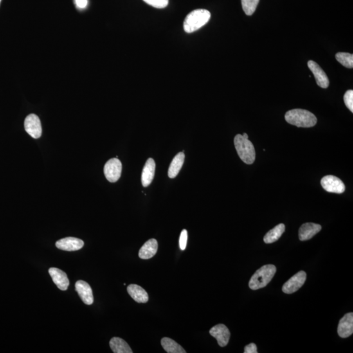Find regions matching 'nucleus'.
<instances>
[{"label": "nucleus", "mask_w": 353, "mask_h": 353, "mask_svg": "<svg viewBox=\"0 0 353 353\" xmlns=\"http://www.w3.org/2000/svg\"><path fill=\"white\" fill-rule=\"evenodd\" d=\"M56 246L60 250L66 251H76L80 250L84 246L83 241L76 238H66L58 240Z\"/></svg>", "instance_id": "obj_11"}, {"label": "nucleus", "mask_w": 353, "mask_h": 353, "mask_svg": "<svg viewBox=\"0 0 353 353\" xmlns=\"http://www.w3.org/2000/svg\"><path fill=\"white\" fill-rule=\"evenodd\" d=\"M338 333L339 337L347 338L353 333V313L348 312L339 321Z\"/></svg>", "instance_id": "obj_12"}, {"label": "nucleus", "mask_w": 353, "mask_h": 353, "mask_svg": "<svg viewBox=\"0 0 353 353\" xmlns=\"http://www.w3.org/2000/svg\"><path fill=\"white\" fill-rule=\"evenodd\" d=\"M184 158H185V155L183 152H179L173 159L168 170V176L170 178L174 179L178 175L183 165Z\"/></svg>", "instance_id": "obj_19"}, {"label": "nucleus", "mask_w": 353, "mask_h": 353, "mask_svg": "<svg viewBox=\"0 0 353 353\" xmlns=\"http://www.w3.org/2000/svg\"><path fill=\"white\" fill-rule=\"evenodd\" d=\"M129 295L138 303H147L148 300L147 292L138 285H130L127 288Z\"/></svg>", "instance_id": "obj_18"}, {"label": "nucleus", "mask_w": 353, "mask_h": 353, "mask_svg": "<svg viewBox=\"0 0 353 353\" xmlns=\"http://www.w3.org/2000/svg\"><path fill=\"white\" fill-rule=\"evenodd\" d=\"M24 128L26 131L33 138L38 139L42 136V128L41 121L36 114H30L24 121Z\"/></svg>", "instance_id": "obj_8"}, {"label": "nucleus", "mask_w": 353, "mask_h": 353, "mask_svg": "<svg viewBox=\"0 0 353 353\" xmlns=\"http://www.w3.org/2000/svg\"><path fill=\"white\" fill-rule=\"evenodd\" d=\"M285 230V224H280L272 228L265 235L264 242L267 244H272L278 241L284 233Z\"/></svg>", "instance_id": "obj_21"}, {"label": "nucleus", "mask_w": 353, "mask_h": 353, "mask_svg": "<svg viewBox=\"0 0 353 353\" xmlns=\"http://www.w3.org/2000/svg\"><path fill=\"white\" fill-rule=\"evenodd\" d=\"M2 0H0V4H1Z\"/></svg>", "instance_id": "obj_31"}, {"label": "nucleus", "mask_w": 353, "mask_h": 353, "mask_svg": "<svg viewBox=\"0 0 353 353\" xmlns=\"http://www.w3.org/2000/svg\"><path fill=\"white\" fill-rule=\"evenodd\" d=\"M146 4L155 8L163 9L167 7L169 0H143Z\"/></svg>", "instance_id": "obj_25"}, {"label": "nucleus", "mask_w": 353, "mask_h": 353, "mask_svg": "<svg viewBox=\"0 0 353 353\" xmlns=\"http://www.w3.org/2000/svg\"><path fill=\"white\" fill-rule=\"evenodd\" d=\"M260 0H242L243 10L247 15H252L255 13Z\"/></svg>", "instance_id": "obj_24"}, {"label": "nucleus", "mask_w": 353, "mask_h": 353, "mask_svg": "<svg viewBox=\"0 0 353 353\" xmlns=\"http://www.w3.org/2000/svg\"><path fill=\"white\" fill-rule=\"evenodd\" d=\"M161 345L164 349L168 353H186V351L181 345L169 338L162 339Z\"/></svg>", "instance_id": "obj_22"}, {"label": "nucleus", "mask_w": 353, "mask_h": 353, "mask_svg": "<svg viewBox=\"0 0 353 353\" xmlns=\"http://www.w3.org/2000/svg\"><path fill=\"white\" fill-rule=\"evenodd\" d=\"M321 185L328 192L342 194L345 190V184L340 179L334 175H327L321 179Z\"/></svg>", "instance_id": "obj_6"}, {"label": "nucleus", "mask_w": 353, "mask_h": 353, "mask_svg": "<svg viewBox=\"0 0 353 353\" xmlns=\"http://www.w3.org/2000/svg\"><path fill=\"white\" fill-rule=\"evenodd\" d=\"M110 347L114 353H132V348L124 339L114 337L110 340Z\"/></svg>", "instance_id": "obj_20"}, {"label": "nucleus", "mask_w": 353, "mask_h": 353, "mask_svg": "<svg viewBox=\"0 0 353 353\" xmlns=\"http://www.w3.org/2000/svg\"><path fill=\"white\" fill-rule=\"evenodd\" d=\"M306 278L305 271H299L285 283L282 288L283 292L285 294H292L298 291L304 285Z\"/></svg>", "instance_id": "obj_7"}, {"label": "nucleus", "mask_w": 353, "mask_h": 353, "mask_svg": "<svg viewBox=\"0 0 353 353\" xmlns=\"http://www.w3.org/2000/svg\"><path fill=\"white\" fill-rule=\"evenodd\" d=\"M307 66L313 73L318 86L323 88V89H327L329 86L330 82L325 71L321 68L318 63L312 61V60H309L307 62Z\"/></svg>", "instance_id": "obj_10"}, {"label": "nucleus", "mask_w": 353, "mask_h": 353, "mask_svg": "<svg viewBox=\"0 0 353 353\" xmlns=\"http://www.w3.org/2000/svg\"><path fill=\"white\" fill-rule=\"evenodd\" d=\"M49 273L51 276L54 283L61 291H66L69 285L68 278L65 272L56 267H51L49 269Z\"/></svg>", "instance_id": "obj_13"}, {"label": "nucleus", "mask_w": 353, "mask_h": 353, "mask_svg": "<svg viewBox=\"0 0 353 353\" xmlns=\"http://www.w3.org/2000/svg\"><path fill=\"white\" fill-rule=\"evenodd\" d=\"M344 102L346 106L350 111L353 112V91L352 90H349L345 92L344 95Z\"/></svg>", "instance_id": "obj_26"}, {"label": "nucleus", "mask_w": 353, "mask_h": 353, "mask_svg": "<svg viewBox=\"0 0 353 353\" xmlns=\"http://www.w3.org/2000/svg\"><path fill=\"white\" fill-rule=\"evenodd\" d=\"M245 353H257V347L255 343H250L245 347Z\"/></svg>", "instance_id": "obj_28"}, {"label": "nucleus", "mask_w": 353, "mask_h": 353, "mask_svg": "<svg viewBox=\"0 0 353 353\" xmlns=\"http://www.w3.org/2000/svg\"><path fill=\"white\" fill-rule=\"evenodd\" d=\"M210 11L200 9L190 12L184 19L183 28L186 33H192L206 25L210 21Z\"/></svg>", "instance_id": "obj_2"}, {"label": "nucleus", "mask_w": 353, "mask_h": 353, "mask_svg": "<svg viewBox=\"0 0 353 353\" xmlns=\"http://www.w3.org/2000/svg\"><path fill=\"white\" fill-rule=\"evenodd\" d=\"M103 172L108 181L115 183L121 176L122 163L116 158L110 159L105 164Z\"/></svg>", "instance_id": "obj_5"}, {"label": "nucleus", "mask_w": 353, "mask_h": 353, "mask_svg": "<svg viewBox=\"0 0 353 353\" xmlns=\"http://www.w3.org/2000/svg\"><path fill=\"white\" fill-rule=\"evenodd\" d=\"M234 145L240 158L247 164H252L256 158L255 148L249 139L245 138L242 135H236Z\"/></svg>", "instance_id": "obj_4"}, {"label": "nucleus", "mask_w": 353, "mask_h": 353, "mask_svg": "<svg viewBox=\"0 0 353 353\" xmlns=\"http://www.w3.org/2000/svg\"><path fill=\"white\" fill-rule=\"evenodd\" d=\"M277 269L274 265H265L252 276L249 285L252 290H258L267 286L275 276Z\"/></svg>", "instance_id": "obj_3"}, {"label": "nucleus", "mask_w": 353, "mask_h": 353, "mask_svg": "<svg viewBox=\"0 0 353 353\" xmlns=\"http://www.w3.org/2000/svg\"><path fill=\"white\" fill-rule=\"evenodd\" d=\"M158 251V242L155 239L148 240L139 251V257L143 260L150 259Z\"/></svg>", "instance_id": "obj_17"}, {"label": "nucleus", "mask_w": 353, "mask_h": 353, "mask_svg": "<svg viewBox=\"0 0 353 353\" xmlns=\"http://www.w3.org/2000/svg\"><path fill=\"white\" fill-rule=\"evenodd\" d=\"M245 138L248 139V135H247L246 133H244V134L242 135Z\"/></svg>", "instance_id": "obj_30"}, {"label": "nucleus", "mask_w": 353, "mask_h": 353, "mask_svg": "<svg viewBox=\"0 0 353 353\" xmlns=\"http://www.w3.org/2000/svg\"><path fill=\"white\" fill-rule=\"evenodd\" d=\"M285 117L288 123L297 127H312L318 122V119L314 114L302 109L290 110L285 114Z\"/></svg>", "instance_id": "obj_1"}, {"label": "nucleus", "mask_w": 353, "mask_h": 353, "mask_svg": "<svg viewBox=\"0 0 353 353\" xmlns=\"http://www.w3.org/2000/svg\"><path fill=\"white\" fill-rule=\"evenodd\" d=\"M156 164L153 159L150 158L146 162L141 174V183L144 187H147L154 179Z\"/></svg>", "instance_id": "obj_16"}, {"label": "nucleus", "mask_w": 353, "mask_h": 353, "mask_svg": "<svg viewBox=\"0 0 353 353\" xmlns=\"http://www.w3.org/2000/svg\"><path fill=\"white\" fill-rule=\"evenodd\" d=\"M210 334L211 336L217 340L218 344L220 347H225L229 342L230 338V332L228 328L222 324H219L211 328Z\"/></svg>", "instance_id": "obj_9"}, {"label": "nucleus", "mask_w": 353, "mask_h": 353, "mask_svg": "<svg viewBox=\"0 0 353 353\" xmlns=\"http://www.w3.org/2000/svg\"><path fill=\"white\" fill-rule=\"evenodd\" d=\"M336 58L343 66L352 69L353 67V55L347 53H338L336 55Z\"/></svg>", "instance_id": "obj_23"}, {"label": "nucleus", "mask_w": 353, "mask_h": 353, "mask_svg": "<svg viewBox=\"0 0 353 353\" xmlns=\"http://www.w3.org/2000/svg\"><path fill=\"white\" fill-rule=\"evenodd\" d=\"M188 232L187 230H182L179 238V247L181 250H185L186 244H187Z\"/></svg>", "instance_id": "obj_27"}, {"label": "nucleus", "mask_w": 353, "mask_h": 353, "mask_svg": "<svg viewBox=\"0 0 353 353\" xmlns=\"http://www.w3.org/2000/svg\"><path fill=\"white\" fill-rule=\"evenodd\" d=\"M76 7L80 10H84L88 6V0H74Z\"/></svg>", "instance_id": "obj_29"}, {"label": "nucleus", "mask_w": 353, "mask_h": 353, "mask_svg": "<svg viewBox=\"0 0 353 353\" xmlns=\"http://www.w3.org/2000/svg\"><path fill=\"white\" fill-rule=\"evenodd\" d=\"M75 290L83 302L86 305H92L94 302L93 293L91 286L87 282L78 281L75 283Z\"/></svg>", "instance_id": "obj_14"}, {"label": "nucleus", "mask_w": 353, "mask_h": 353, "mask_svg": "<svg viewBox=\"0 0 353 353\" xmlns=\"http://www.w3.org/2000/svg\"><path fill=\"white\" fill-rule=\"evenodd\" d=\"M321 225L318 224L307 222L302 224L299 230V238L301 241H306L311 239L314 236L321 230Z\"/></svg>", "instance_id": "obj_15"}]
</instances>
